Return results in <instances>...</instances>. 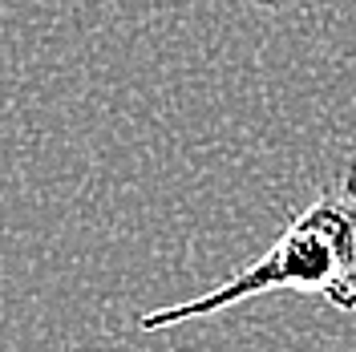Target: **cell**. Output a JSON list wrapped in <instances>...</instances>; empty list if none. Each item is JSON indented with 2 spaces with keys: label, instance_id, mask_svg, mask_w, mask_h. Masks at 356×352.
<instances>
[{
  "label": "cell",
  "instance_id": "obj_1",
  "mask_svg": "<svg viewBox=\"0 0 356 352\" xmlns=\"http://www.w3.org/2000/svg\"><path fill=\"white\" fill-rule=\"evenodd\" d=\"M271 291H304L328 300L340 312H356V162H348L328 191L312 198L259 259L231 271L219 287L195 300L146 312L138 328L166 332Z\"/></svg>",
  "mask_w": 356,
  "mask_h": 352
},
{
  "label": "cell",
  "instance_id": "obj_2",
  "mask_svg": "<svg viewBox=\"0 0 356 352\" xmlns=\"http://www.w3.org/2000/svg\"><path fill=\"white\" fill-rule=\"evenodd\" d=\"M243 4H259V8H288V4H316V0H243Z\"/></svg>",
  "mask_w": 356,
  "mask_h": 352
}]
</instances>
